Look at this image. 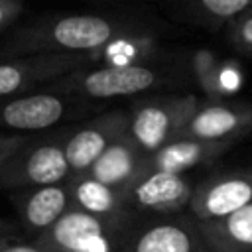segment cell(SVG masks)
Listing matches in <instances>:
<instances>
[{"label":"cell","mask_w":252,"mask_h":252,"mask_svg":"<svg viewBox=\"0 0 252 252\" xmlns=\"http://www.w3.org/2000/svg\"><path fill=\"white\" fill-rule=\"evenodd\" d=\"M252 130V104L209 100L197 104L177 138H199L213 142H232Z\"/></svg>","instance_id":"10"},{"label":"cell","mask_w":252,"mask_h":252,"mask_svg":"<svg viewBox=\"0 0 252 252\" xmlns=\"http://www.w3.org/2000/svg\"><path fill=\"white\" fill-rule=\"evenodd\" d=\"M0 236H16V226L4 219H0Z\"/></svg>","instance_id":"25"},{"label":"cell","mask_w":252,"mask_h":252,"mask_svg":"<svg viewBox=\"0 0 252 252\" xmlns=\"http://www.w3.org/2000/svg\"><path fill=\"white\" fill-rule=\"evenodd\" d=\"M0 252H49V250H45L43 246H39L35 240H32V242H18L14 238L6 246H2Z\"/></svg>","instance_id":"24"},{"label":"cell","mask_w":252,"mask_h":252,"mask_svg":"<svg viewBox=\"0 0 252 252\" xmlns=\"http://www.w3.org/2000/svg\"><path fill=\"white\" fill-rule=\"evenodd\" d=\"M126 128L128 116L120 110H114L79 126L75 132L65 136L63 150L69 163V175L85 173L114 140L126 134Z\"/></svg>","instance_id":"11"},{"label":"cell","mask_w":252,"mask_h":252,"mask_svg":"<svg viewBox=\"0 0 252 252\" xmlns=\"http://www.w3.org/2000/svg\"><path fill=\"white\" fill-rule=\"evenodd\" d=\"M28 142V136H20V134H8V136H0V165L20 148Z\"/></svg>","instance_id":"22"},{"label":"cell","mask_w":252,"mask_h":252,"mask_svg":"<svg viewBox=\"0 0 252 252\" xmlns=\"http://www.w3.org/2000/svg\"><path fill=\"white\" fill-rule=\"evenodd\" d=\"M252 203V169L219 173L195 185L189 215L195 220H213Z\"/></svg>","instance_id":"9"},{"label":"cell","mask_w":252,"mask_h":252,"mask_svg":"<svg viewBox=\"0 0 252 252\" xmlns=\"http://www.w3.org/2000/svg\"><path fill=\"white\" fill-rule=\"evenodd\" d=\"M20 0H0V30L20 14Z\"/></svg>","instance_id":"23"},{"label":"cell","mask_w":252,"mask_h":252,"mask_svg":"<svg viewBox=\"0 0 252 252\" xmlns=\"http://www.w3.org/2000/svg\"><path fill=\"white\" fill-rule=\"evenodd\" d=\"M130 30L124 24L102 16H61L14 37L6 51L18 55L35 53H89L114 35Z\"/></svg>","instance_id":"1"},{"label":"cell","mask_w":252,"mask_h":252,"mask_svg":"<svg viewBox=\"0 0 252 252\" xmlns=\"http://www.w3.org/2000/svg\"><path fill=\"white\" fill-rule=\"evenodd\" d=\"M230 148V142H213L199 138H175L159 150L146 156V171L185 173L193 167L213 161Z\"/></svg>","instance_id":"14"},{"label":"cell","mask_w":252,"mask_h":252,"mask_svg":"<svg viewBox=\"0 0 252 252\" xmlns=\"http://www.w3.org/2000/svg\"><path fill=\"white\" fill-rule=\"evenodd\" d=\"M146 171V154L124 134L114 140L85 171L91 177L126 191Z\"/></svg>","instance_id":"15"},{"label":"cell","mask_w":252,"mask_h":252,"mask_svg":"<svg viewBox=\"0 0 252 252\" xmlns=\"http://www.w3.org/2000/svg\"><path fill=\"white\" fill-rule=\"evenodd\" d=\"M71 207L69 177L65 181L28 187L18 197V211L22 226L33 238L53 226Z\"/></svg>","instance_id":"13"},{"label":"cell","mask_w":252,"mask_h":252,"mask_svg":"<svg viewBox=\"0 0 252 252\" xmlns=\"http://www.w3.org/2000/svg\"><path fill=\"white\" fill-rule=\"evenodd\" d=\"M14 238H16V236H0V248L6 246V244H8L10 240H14Z\"/></svg>","instance_id":"26"},{"label":"cell","mask_w":252,"mask_h":252,"mask_svg":"<svg viewBox=\"0 0 252 252\" xmlns=\"http://www.w3.org/2000/svg\"><path fill=\"white\" fill-rule=\"evenodd\" d=\"M159 83V73L146 65H98L93 69H75L49 85L55 91L89 98H114L150 91Z\"/></svg>","instance_id":"3"},{"label":"cell","mask_w":252,"mask_h":252,"mask_svg":"<svg viewBox=\"0 0 252 252\" xmlns=\"http://www.w3.org/2000/svg\"><path fill=\"white\" fill-rule=\"evenodd\" d=\"M187 8L197 12L207 22H230L242 10L252 6V0H181Z\"/></svg>","instance_id":"20"},{"label":"cell","mask_w":252,"mask_h":252,"mask_svg":"<svg viewBox=\"0 0 252 252\" xmlns=\"http://www.w3.org/2000/svg\"><path fill=\"white\" fill-rule=\"evenodd\" d=\"M136 219H102L69 207L67 213L33 240L49 252H126Z\"/></svg>","instance_id":"2"},{"label":"cell","mask_w":252,"mask_h":252,"mask_svg":"<svg viewBox=\"0 0 252 252\" xmlns=\"http://www.w3.org/2000/svg\"><path fill=\"white\" fill-rule=\"evenodd\" d=\"M67 102L57 93H33L0 98V126L14 132H37L57 124Z\"/></svg>","instance_id":"12"},{"label":"cell","mask_w":252,"mask_h":252,"mask_svg":"<svg viewBox=\"0 0 252 252\" xmlns=\"http://www.w3.org/2000/svg\"><path fill=\"white\" fill-rule=\"evenodd\" d=\"M197 104L199 100L191 94L146 100L128 114L126 136L148 156L179 136Z\"/></svg>","instance_id":"5"},{"label":"cell","mask_w":252,"mask_h":252,"mask_svg":"<svg viewBox=\"0 0 252 252\" xmlns=\"http://www.w3.org/2000/svg\"><path fill=\"white\" fill-rule=\"evenodd\" d=\"M228 39L236 51L252 55V6H248L230 20Z\"/></svg>","instance_id":"21"},{"label":"cell","mask_w":252,"mask_h":252,"mask_svg":"<svg viewBox=\"0 0 252 252\" xmlns=\"http://www.w3.org/2000/svg\"><path fill=\"white\" fill-rule=\"evenodd\" d=\"M63 138L30 140L20 146L0 165V189H28L65 181L69 163L63 150Z\"/></svg>","instance_id":"4"},{"label":"cell","mask_w":252,"mask_h":252,"mask_svg":"<svg viewBox=\"0 0 252 252\" xmlns=\"http://www.w3.org/2000/svg\"><path fill=\"white\" fill-rule=\"evenodd\" d=\"M197 224L209 252H252V203Z\"/></svg>","instance_id":"17"},{"label":"cell","mask_w":252,"mask_h":252,"mask_svg":"<svg viewBox=\"0 0 252 252\" xmlns=\"http://www.w3.org/2000/svg\"><path fill=\"white\" fill-rule=\"evenodd\" d=\"M191 69H193V75H195L199 87L209 96V100L224 98L222 89H220L222 59H219L209 49H199V51H195V55L191 59Z\"/></svg>","instance_id":"19"},{"label":"cell","mask_w":252,"mask_h":252,"mask_svg":"<svg viewBox=\"0 0 252 252\" xmlns=\"http://www.w3.org/2000/svg\"><path fill=\"white\" fill-rule=\"evenodd\" d=\"M71 187V207L87 211L102 219H138L126 201L122 189L110 187L89 173L69 175Z\"/></svg>","instance_id":"16"},{"label":"cell","mask_w":252,"mask_h":252,"mask_svg":"<svg viewBox=\"0 0 252 252\" xmlns=\"http://www.w3.org/2000/svg\"><path fill=\"white\" fill-rule=\"evenodd\" d=\"M156 41L150 35L126 30L100 47L87 53L89 63L100 65H142L146 59L154 57Z\"/></svg>","instance_id":"18"},{"label":"cell","mask_w":252,"mask_h":252,"mask_svg":"<svg viewBox=\"0 0 252 252\" xmlns=\"http://www.w3.org/2000/svg\"><path fill=\"white\" fill-rule=\"evenodd\" d=\"M193 181L185 173L144 171L124 193L130 211L140 219L181 213L193 195Z\"/></svg>","instance_id":"7"},{"label":"cell","mask_w":252,"mask_h":252,"mask_svg":"<svg viewBox=\"0 0 252 252\" xmlns=\"http://www.w3.org/2000/svg\"><path fill=\"white\" fill-rule=\"evenodd\" d=\"M126 252H209V246L191 215H161L136 219Z\"/></svg>","instance_id":"6"},{"label":"cell","mask_w":252,"mask_h":252,"mask_svg":"<svg viewBox=\"0 0 252 252\" xmlns=\"http://www.w3.org/2000/svg\"><path fill=\"white\" fill-rule=\"evenodd\" d=\"M89 65L87 53H35L0 63V98L14 96Z\"/></svg>","instance_id":"8"}]
</instances>
